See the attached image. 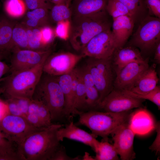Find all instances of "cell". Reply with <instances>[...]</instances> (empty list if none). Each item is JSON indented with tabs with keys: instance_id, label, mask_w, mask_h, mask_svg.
<instances>
[{
	"instance_id": "cell-1",
	"label": "cell",
	"mask_w": 160,
	"mask_h": 160,
	"mask_svg": "<svg viewBox=\"0 0 160 160\" xmlns=\"http://www.w3.org/2000/svg\"><path fill=\"white\" fill-rule=\"evenodd\" d=\"M64 125L54 123L28 137L17 146L22 160H52L60 147L57 136Z\"/></svg>"
},
{
	"instance_id": "cell-2",
	"label": "cell",
	"mask_w": 160,
	"mask_h": 160,
	"mask_svg": "<svg viewBox=\"0 0 160 160\" xmlns=\"http://www.w3.org/2000/svg\"><path fill=\"white\" fill-rule=\"evenodd\" d=\"M106 9L86 16H72L70 20L68 39L77 51L83 49L95 36L112 26Z\"/></svg>"
},
{
	"instance_id": "cell-3",
	"label": "cell",
	"mask_w": 160,
	"mask_h": 160,
	"mask_svg": "<svg viewBox=\"0 0 160 160\" xmlns=\"http://www.w3.org/2000/svg\"><path fill=\"white\" fill-rule=\"evenodd\" d=\"M32 99L40 102L49 109L52 123L67 119L65 113L64 95L56 77L44 73L33 92Z\"/></svg>"
},
{
	"instance_id": "cell-4",
	"label": "cell",
	"mask_w": 160,
	"mask_h": 160,
	"mask_svg": "<svg viewBox=\"0 0 160 160\" xmlns=\"http://www.w3.org/2000/svg\"><path fill=\"white\" fill-rule=\"evenodd\" d=\"M132 113L131 110L119 113L97 111L79 112L77 114L78 120L75 124L87 127L96 137L107 138L117 127L129 121Z\"/></svg>"
},
{
	"instance_id": "cell-5",
	"label": "cell",
	"mask_w": 160,
	"mask_h": 160,
	"mask_svg": "<svg viewBox=\"0 0 160 160\" xmlns=\"http://www.w3.org/2000/svg\"><path fill=\"white\" fill-rule=\"evenodd\" d=\"M46 60L31 68L11 73L5 77L3 88L7 97L32 99L35 88L43 74Z\"/></svg>"
},
{
	"instance_id": "cell-6",
	"label": "cell",
	"mask_w": 160,
	"mask_h": 160,
	"mask_svg": "<svg viewBox=\"0 0 160 160\" xmlns=\"http://www.w3.org/2000/svg\"><path fill=\"white\" fill-rule=\"evenodd\" d=\"M112 57L106 59L88 57L85 65L99 92L100 103L113 89L115 79Z\"/></svg>"
},
{
	"instance_id": "cell-7",
	"label": "cell",
	"mask_w": 160,
	"mask_h": 160,
	"mask_svg": "<svg viewBox=\"0 0 160 160\" xmlns=\"http://www.w3.org/2000/svg\"><path fill=\"white\" fill-rule=\"evenodd\" d=\"M139 24L130 46L139 48L141 54L149 53L160 42V18L148 15Z\"/></svg>"
},
{
	"instance_id": "cell-8",
	"label": "cell",
	"mask_w": 160,
	"mask_h": 160,
	"mask_svg": "<svg viewBox=\"0 0 160 160\" xmlns=\"http://www.w3.org/2000/svg\"><path fill=\"white\" fill-rule=\"evenodd\" d=\"M43 128L34 127L23 116L10 114L0 121V129L17 146L30 135Z\"/></svg>"
},
{
	"instance_id": "cell-9",
	"label": "cell",
	"mask_w": 160,
	"mask_h": 160,
	"mask_svg": "<svg viewBox=\"0 0 160 160\" xmlns=\"http://www.w3.org/2000/svg\"><path fill=\"white\" fill-rule=\"evenodd\" d=\"M116 49L112 31L109 29L93 37L81 52L84 57L106 59L112 57Z\"/></svg>"
},
{
	"instance_id": "cell-10",
	"label": "cell",
	"mask_w": 160,
	"mask_h": 160,
	"mask_svg": "<svg viewBox=\"0 0 160 160\" xmlns=\"http://www.w3.org/2000/svg\"><path fill=\"white\" fill-rule=\"evenodd\" d=\"M84 56L69 52H61L52 55L46 60L43 73L57 76L68 73L73 71L76 65Z\"/></svg>"
},
{
	"instance_id": "cell-11",
	"label": "cell",
	"mask_w": 160,
	"mask_h": 160,
	"mask_svg": "<svg viewBox=\"0 0 160 160\" xmlns=\"http://www.w3.org/2000/svg\"><path fill=\"white\" fill-rule=\"evenodd\" d=\"M143 100L113 89L100 103L98 111L116 113L126 112L140 107Z\"/></svg>"
},
{
	"instance_id": "cell-12",
	"label": "cell",
	"mask_w": 160,
	"mask_h": 160,
	"mask_svg": "<svg viewBox=\"0 0 160 160\" xmlns=\"http://www.w3.org/2000/svg\"><path fill=\"white\" fill-rule=\"evenodd\" d=\"M10 71L13 73L31 68L47 59L51 54L50 49L36 51L17 49L12 51Z\"/></svg>"
},
{
	"instance_id": "cell-13",
	"label": "cell",
	"mask_w": 160,
	"mask_h": 160,
	"mask_svg": "<svg viewBox=\"0 0 160 160\" xmlns=\"http://www.w3.org/2000/svg\"><path fill=\"white\" fill-rule=\"evenodd\" d=\"M128 122L119 126L110 135L113 145L122 160H132L136 158L133 148L135 134L130 128Z\"/></svg>"
},
{
	"instance_id": "cell-14",
	"label": "cell",
	"mask_w": 160,
	"mask_h": 160,
	"mask_svg": "<svg viewBox=\"0 0 160 160\" xmlns=\"http://www.w3.org/2000/svg\"><path fill=\"white\" fill-rule=\"evenodd\" d=\"M149 67L148 61L145 63L133 62L116 71L113 89L120 90H130Z\"/></svg>"
},
{
	"instance_id": "cell-15",
	"label": "cell",
	"mask_w": 160,
	"mask_h": 160,
	"mask_svg": "<svg viewBox=\"0 0 160 160\" xmlns=\"http://www.w3.org/2000/svg\"><path fill=\"white\" fill-rule=\"evenodd\" d=\"M57 136L61 142L64 138L79 142L90 146L95 153L100 143L97 137L78 127L72 120L59 129Z\"/></svg>"
},
{
	"instance_id": "cell-16",
	"label": "cell",
	"mask_w": 160,
	"mask_h": 160,
	"mask_svg": "<svg viewBox=\"0 0 160 160\" xmlns=\"http://www.w3.org/2000/svg\"><path fill=\"white\" fill-rule=\"evenodd\" d=\"M135 135H144L156 128L154 119L145 109L140 108L132 112L128 122Z\"/></svg>"
},
{
	"instance_id": "cell-17",
	"label": "cell",
	"mask_w": 160,
	"mask_h": 160,
	"mask_svg": "<svg viewBox=\"0 0 160 160\" xmlns=\"http://www.w3.org/2000/svg\"><path fill=\"white\" fill-rule=\"evenodd\" d=\"M112 31L117 49L123 47L132 34L135 25L133 20L127 15L113 18Z\"/></svg>"
},
{
	"instance_id": "cell-18",
	"label": "cell",
	"mask_w": 160,
	"mask_h": 160,
	"mask_svg": "<svg viewBox=\"0 0 160 160\" xmlns=\"http://www.w3.org/2000/svg\"><path fill=\"white\" fill-rule=\"evenodd\" d=\"M108 0H72L70 6L72 16H86L105 9Z\"/></svg>"
},
{
	"instance_id": "cell-19",
	"label": "cell",
	"mask_w": 160,
	"mask_h": 160,
	"mask_svg": "<svg viewBox=\"0 0 160 160\" xmlns=\"http://www.w3.org/2000/svg\"><path fill=\"white\" fill-rule=\"evenodd\" d=\"M113 65L116 67L115 71L119 70L127 64L133 62L145 63L147 59H145L140 50L135 47L129 46L116 49L113 55Z\"/></svg>"
},
{
	"instance_id": "cell-20",
	"label": "cell",
	"mask_w": 160,
	"mask_h": 160,
	"mask_svg": "<svg viewBox=\"0 0 160 160\" xmlns=\"http://www.w3.org/2000/svg\"><path fill=\"white\" fill-rule=\"evenodd\" d=\"M55 77L64 95L65 113L69 122L73 116L74 101L72 85L73 71L68 73Z\"/></svg>"
},
{
	"instance_id": "cell-21",
	"label": "cell",
	"mask_w": 160,
	"mask_h": 160,
	"mask_svg": "<svg viewBox=\"0 0 160 160\" xmlns=\"http://www.w3.org/2000/svg\"><path fill=\"white\" fill-rule=\"evenodd\" d=\"M159 79L155 69L149 67L141 75L130 90H128L139 95L148 93L156 87Z\"/></svg>"
},
{
	"instance_id": "cell-22",
	"label": "cell",
	"mask_w": 160,
	"mask_h": 160,
	"mask_svg": "<svg viewBox=\"0 0 160 160\" xmlns=\"http://www.w3.org/2000/svg\"><path fill=\"white\" fill-rule=\"evenodd\" d=\"M50 18L48 9L37 8L28 12L21 23L28 28H41L48 25Z\"/></svg>"
},
{
	"instance_id": "cell-23",
	"label": "cell",
	"mask_w": 160,
	"mask_h": 160,
	"mask_svg": "<svg viewBox=\"0 0 160 160\" xmlns=\"http://www.w3.org/2000/svg\"><path fill=\"white\" fill-rule=\"evenodd\" d=\"M15 25L7 17H0V52L12 51V33Z\"/></svg>"
},
{
	"instance_id": "cell-24",
	"label": "cell",
	"mask_w": 160,
	"mask_h": 160,
	"mask_svg": "<svg viewBox=\"0 0 160 160\" xmlns=\"http://www.w3.org/2000/svg\"><path fill=\"white\" fill-rule=\"evenodd\" d=\"M0 160H22L17 146L0 129Z\"/></svg>"
},
{
	"instance_id": "cell-25",
	"label": "cell",
	"mask_w": 160,
	"mask_h": 160,
	"mask_svg": "<svg viewBox=\"0 0 160 160\" xmlns=\"http://www.w3.org/2000/svg\"><path fill=\"white\" fill-rule=\"evenodd\" d=\"M127 8L135 23H139L149 15L145 0H119Z\"/></svg>"
},
{
	"instance_id": "cell-26",
	"label": "cell",
	"mask_w": 160,
	"mask_h": 160,
	"mask_svg": "<svg viewBox=\"0 0 160 160\" xmlns=\"http://www.w3.org/2000/svg\"><path fill=\"white\" fill-rule=\"evenodd\" d=\"M12 52L17 49H28V39L25 27L20 23L15 25L12 36Z\"/></svg>"
},
{
	"instance_id": "cell-27",
	"label": "cell",
	"mask_w": 160,
	"mask_h": 160,
	"mask_svg": "<svg viewBox=\"0 0 160 160\" xmlns=\"http://www.w3.org/2000/svg\"><path fill=\"white\" fill-rule=\"evenodd\" d=\"M79 76L74 102L73 116L79 112H85L86 89L79 68H77Z\"/></svg>"
},
{
	"instance_id": "cell-28",
	"label": "cell",
	"mask_w": 160,
	"mask_h": 160,
	"mask_svg": "<svg viewBox=\"0 0 160 160\" xmlns=\"http://www.w3.org/2000/svg\"><path fill=\"white\" fill-rule=\"evenodd\" d=\"M107 138L100 142L98 149L94 158L95 160H117L119 155L114 145L109 143Z\"/></svg>"
},
{
	"instance_id": "cell-29",
	"label": "cell",
	"mask_w": 160,
	"mask_h": 160,
	"mask_svg": "<svg viewBox=\"0 0 160 160\" xmlns=\"http://www.w3.org/2000/svg\"><path fill=\"white\" fill-rule=\"evenodd\" d=\"M4 8L9 16L18 18L25 14L27 7L23 0H6Z\"/></svg>"
},
{
	"instance_id": "cell-30",
	"label": "cell",
	"mask_w": 160,
	"mask_h": 160,
	"mask_svg": "<svg viewBox=\"0 0 160 160\" xmlns=\"http://www.w3.org/2000/svg\"><path fill=\"white\" fill-rule=\"evenodd\" d=\"M28 112L36 113L47 127L53 123L49 109L40 102L32 99L29 105Z\"/></svg>"
},
{
	"instance_id": "cell-31",
	"label": "cell",
	"mask_w": 160,
	"mask_h": 160,
	"mask_svg": "<svg viewBox=\"0 0 160 160\" xmlns=\"http://www.w3.org/2000/svg\"><path fill=\"white\" fill-rule=\"evenodd\" d=\"M51 9L50 18L55 23L71 20L72 12L70 7L66 5L55 4Z\"/></svg>"
},
{
	"instance_id": "cell-32",
	"label": "cell",
	"mask_w": 160,
	"mask_h": 160,
	"mask_svg": "<svg viewBox=\"0 0 160 160\" xmlns=\"http://www.w3.org/2000/svg\"><path fill=\"white\" fill-rule=\"evenodd\" d=\"M25 27L28 39V49L36 51L47 50L44 49L42 44L40 28Z\"/></svg>"
},
{
	"instance_id": "cell-33",
	"label": "cell",
	"mask_w": 160,
	"mask_h": 160,
	"mask_svg": "<svg viewBox=\"0 0 160 160\" xmlns=\"http://www.w3.org/2000/svg\"><path fill=\"white\" fill-rule=\"evenodd\" d=\"M105 9L113 18L122 15L128 16L132 18L127 8L119 0H108Z\"/></svg>"
},
{
	"instance_id": "cell-34",
	"label": "cell",
	"mask_w": 160,
	"mask_h": 160,
	"mask_svg": "<svg viewBox=\"0 0 160 160\" xmlns=\"http://www.w3.org/2000/svg\"><path fill=\"white\" fill-rule=\"evenodd\" d=\"M122 91L124 93L132 97L147 100L153 103L160 108V88L157 86L151 92L145 94L139 95L129 90Z\"/></svg>"
},
{
	"instance_id": "cell-35",
	"label": "cell",
	"mask_w": 160,
	"mask_h": 160,
	"mask_svg": "<svg viewBox=\"0 0 160 160\" xmlns=\"http://www.w3.org/2000/svg\"><path fill=\"white\" fill-rule=\"evenodd\" d=\"M70 26V21L59 22L57 23L54 30L55 36L66 40L68 39Z\"/></svg>"
},
{
	"instance_id": "cell-36",
	"label": "cell",
	"mask_w": 160,
	"mask_h": 160,
	"mask_svg": "<svg viewBox=\"0 0 160 160\" xmlns=\"http://www.w3.org/2000/svg\"><path fill=\"white\" fill-rule=\"evenodd\" d=\"M42 42L45 50L49 49L47 46L52 43L55 36L54 30L49 25L44 26L40 28Z\"/></svg>"
},
{
	"instance_id": "cell-37",
	"label": "cell",
	"mask_w": 160,
	"mask_h": 160,
	"mask_svg": "<svg viewBox=\"0 0 160 160\" xmlns=\"http://www.w3.org/2000/svg\"><path fill=\"white\" fill-rule=\"evenodd\" d=\"M26 7L29 10L39 8L51 9L53 6L48 0H23Z\"/></svg>"
},
{
	"instance_id": "cell-38",
	"label": "cell",
	"mask_w": 160,
	"mask_h": 160,
	"mask_svg": "<svg viewBox=\"0 0 160 160\" xmlns=\"http://www.w3.org/2000/svg\"><path fill=\"white\" fill-rule=\"evenodd\" d=\"M149 15L160 18V0H145Z\"/></svg>"
},
{
	"instance_id": "cell-39",
	"label": "cell",
	"mask_w": 160,
	"mask_h": 160,
	"mask_svg": "<svg viewBox=\"0 0 160 160\" xmlns=\"http://www.w3.org/2000/svg\"><path fill=\"white\" fill-rule=\"evenodd\" d=\"M81 160L82 158L80 156L72 158L68 156L66 153L65 147L61 145L52 157V160Z\"/></svg>"
},
{
	"instance_id": "cell-40",
	"label": "cell",
	"mask_w": 160,
	"mask_h": 160,
	"mask_svg": "<svg viewBox=\"0 0 160 160\" xmlns=\"http://www.w3.org/2000/svg\"><path fill=\"white\" fill-rule=\"evenodd\" d=\"M8 97V98L6 101L9 113L23 116L19 107L14 98L12 97Z\"/></svg>"
},
{
	"instance_id": "cell-41",
	"label": "cell",
	"mask_w": 160,
	"mask_h": 160,
	"mask_svg": "<svg viewBox=\"0 0 160 160\" xmlns=\"http://www.w3.org/2000/svg\"><path fill=\"white\" fill-rule=\"evenodd\" d=\"M13 97L19 107L23 117H25L28 113L29 105L32 99L21 97Z\"/></svg>"
},
{
	"instance_id": "cell-42",
	"label": "cell",
	"mask_w": 160,
	"mask_h": 160,
	"mask_svg": "<svg viewBox=\"0 0 160 160\" xmlns=\"http://www.w3.org/2000/svg\"><path fill=\"white\" fill-rule=\"evenodd\" d=\"M8 114L9 113L6 101L0 99V121Z\"/></svg>"
},
{
	"instance_id": "cell-43",
	"label": "cell",
	"mask_w": 160,
	"mask_h": 160,
	"mask_svg": "<svg viewBox=\"0 0 160 160\" xmlns=\"http://www.w3.org/2000/svg\"><path fill=\"white\" fill-rule=\"evenodd\" d=\"M10 68L4 62L0 60V81H4L5 78H2L3 76L9 71Z\"/></svg>"
},
{
	"instance_id": "cell-44",
	"label": "cell",
	"mask_w": 160,
	"mask_h": 160,
	"mask_svg": "<svg viewBox=\"0 0 160 160\" xmlns=\"http://www.w3.org/2000/svg\"><path fill=\"white\" fill-rule=\"evenodd\" d=\"M160 131L158 130L156 138L152 145L150 147V149L157 151H159L160 144L159 143V140H160Z\"/></svg>"
},
{
	"instance_id": "cell-45",
	"label": "cell",
	"mask_w": 160,
	"mask_h": 160,
	"mask_svg": "<svg viewBox=\"0 0 160 160\" xmlns=\"http://www.w3.org/2000/svg\"><path fill=\"white\" fill-rule=\"evenodd\" d=\"M154 60L158 64L160 63V42L156 45L155 48Z\"/></svg>"
},
{
	"instance_id": "cell-46",
	"label": "cell",
	"mask_w": 160,
	"mask_h": 160,
	"mask_svg": "<svg viewBox=\"0 0 160 160\" xmlns=\"http://www.w3.org/2000/svg\"><path fill=\"white\" fill-rule=\"evenodd\" d=\"M50 3L55 4H64L70 7L71 2L69 0H48Z\"/></svg>"
},
{
	"instance_id": "cell-47",
	"label": "cell",
	"mask_w": 160,
	"mask_h": 160,
	"mask_svg": "<svg viewBox=\"0 0 160 160\" xmlns=\"http://www.w3.org/2000/svg\"><path fill=\"white\" fill-rule=\"evenodd\" d=\"M82 160H95L94 158L90 156L89 154L87 153L85 154V155L83 157Z\"/></svg>"
},
{
	"instance_id": "cell-48",
	"label": "cell",
	"mask_w": 160,
	"mask_h": 160,
	"mask_svg": "<svg viewBox=\"0 0 160 160\" xmlns=\"http://www.w3.org/2000/svg\"><path fill=\"white\" fill-rule=\"evenodd\" d=\"M4 92V90L3 87H0V95Z\"/></svg>"
},
{
	"instance_id": "cell-49",
	"label": "cell",
	"mask_w": 160,
	"mask_h": 160,
	"mask_svg": "<svg viewBox=\"0 0 160 160\" xmlns=\"http://www.w3.org/2000/svg\"><path fill=\"white\" fill-rule=\"evenodd\" d=\"M3 57L2 53L0 52V60H1Z\"/></svg>"
},
{
	"instance_id": "cell-50",
	"label": "cell",
	"mask_w": 160,
	"mask_h": 160,
	"mask_svg": "<svg viewBox=\"0 0 160 160\" xmlns=\"http://www.w3.org/2000/svg\"><path fill=\"white\" fill-rule=\"evenodd\" d=\"M69 0L70 1V2L71 3V1H72V0Z\"/></svg>"
}]
</instances>
